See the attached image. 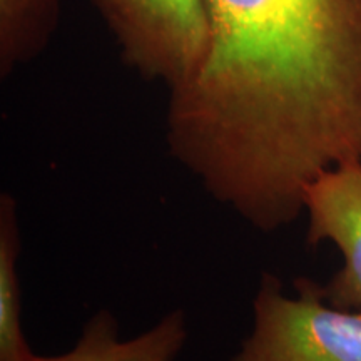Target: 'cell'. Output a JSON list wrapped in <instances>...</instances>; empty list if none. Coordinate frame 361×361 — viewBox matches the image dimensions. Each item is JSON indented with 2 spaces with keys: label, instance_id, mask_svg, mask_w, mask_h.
<instances>
[{
  "label": "cell",
  "instance_id": "obj_4",
  "mask_svg": "<svg viewBox=\"0 0 361 361\" xmlns=\"http://www.w3.org/2000/svg\"><path fill=\"white\" fill-rule=\"evenodd\" d=\"M311 246L328 241L343 264L322 284L324 300L345 310H361V159L326 171L305 194Z\"/></svg>",
  "mask_w": 361,
  "mask_h": 361
},
{
  "label": "cell",
  "instance_id": "obj_7",
  "mask_svg": "<svg viewBox=\"0 0 361 361\" xmlns=\"http://www.w3.org/2000/svg\"><path fill=\"white\" fill-rule=\"evenodd\" d=\"M62 0H0V74L34 59L56 30Z\"/></svg>",
  "mask_w": 361,
  "mask_h": 361
},
{
  "label": "cell",
  "instance_id": "obj_3",
  "mask_svg": "<svg viewBox=\"0 0 361 361\" xmlns=\"http://www.w3.org/2000/svg\"><path fill=\"white\" fill-rule=\"evenodd\" d=\"M124 62L178 90L200 74L211 49L206 0H92Z\"/></svg>",
  "mask_w": 361,
  "mask_h": 361
},
{
  "label": "cell",
  "instance_id": "obj_2",
  "mask_svg": "<svg viewBox=\"0 0 361 361\" xmlns=\"http://www.w3.org/2000/svg\"><path fill=\"white\" fill-rule=\"evenodd\" d=\"M295 296L271 273L252 301L255 323L231 361H361V310L324 300L322 284L295 281Z\"/></svg>",
  "mask_w": 361,
  "mask_h": 361
},
{
  "label": "cell",
  "instance_id": "obj_1",
  "mask_svg": "<svg viewBox=\"0 0 361 361\" xmlns=\"http://www.w3.org/2000/svg\"><path fill=\"white\" fill-rule=\"evenodd\" d=\"M211 49L169 92L171 156L261 233L361 159V0H206Z\"/></svg>",
  "mask_w": 361,
  "mask_h": 361
},
{
  "label": "cell",
  "instance_id": "obj_5",
  "mask_svg": "<svg viewBox=\"0 0 361 361\" xmlns=\"http://www.w3.org/2000/svg\"><path fill=\"white\" fill-rule=\"evenodd\" d=\"M188 340L186 313L174 310L141 335L123 340L111 311H97L85 323L74 348L56 356L32 355L29 361H174Z\"/></svg>",
  "mask_w": 361,
  "mask_h": 361
},
{
  "label": "cell",
  "instance_id": "obj_6",
  "mask_svg": "<svg viewBox=\"0 0 361 361\" xmlns=\"http://www.w3.org/2000/svg\"><path fill=\"white\" fill-rule=\"evenodd\" d=\"M20 228L11 194L0 196V361H29L34 351L22 326Z\"/></svg>",
  "mask_w": 361,
  "mask_h": 361
}]
</instances>
